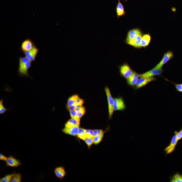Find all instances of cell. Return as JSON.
<instances>
[{"instance_id":"obj_1","label":"cell","mask_w":182,"mask_h":182,"mask_svg":"<svg viewBox=\"0 0 182 182\" xmlns=\"http://www.w3.org/2000/svg\"><path fill=\"white\" fill-rule=\"evenodd\" d=\"M32 66V62L26 57L19 58V72L23 76H28V70Z\"/></svg>"},{"instance_id":"obj_2","label":"cell","mask_w":182,"mask_h":182,"mask_svg":"<svg viewBox=\"0 0 182 182\" xmlns=\"http://www.w3.org/2000/svg\"><path fill=\"white\" fill-rule=\"evenodd\" d=\"M105 91L106 95L108 106L109 118V119H111L112 118L114 112L115 111L114 109L115 99L113 98L108 87H105Z\"/></svg>"},{"instance_id":"obj_3","label":"cell","mask_w":182,"mask_h":182,"mask_svg":"<svg viewBox=\"0 0 182 182\" xmlns=\"http://www.w3.org/2000/svg\"><path fill=\"white\" fill-rule=\"evenodd\" d=\"M143 33L141 30L138 28L130 30L127 33L126 39L124 40L125 43L127 45H130L137 36Z\"/></svg>"},{"instance_id":"obj_4","label":"cell","mask_w":182,"mask_h":182,"mask_svg":"<svg viewBox=\"0 0 182 182\" xmlns=\"http://www.w3.org/2000/svg\"><path fill=\"white\" fill-rule=\"evenodd\" d=\"M119 70L122 77L127 79L132 75L133 71L127 62L119 66Z\"/></svg>"},{"instance_id":"obj_5","label":"cell","mask_w":182,"mask_h":182,"mask_svg":"<svg viewBox=\"0 0 182 182\" xmlns=\"http://www.w3.org/2000/svg\"><path fill=\"white\" fill-rule=\"evenodd\" d=\"M174 55L172 51H169L164 54L162 59L154 68L157 69H162L164 65L165 64L170 60L174 57Z\"/></svg>"},{"instance_id":"obj_6","label":"cell","mask_w":182,"mask_h":182,"mask_svg":"<svg viewBox=\"0 0 182 182\" xmlns=\"http://www.w3.org/2000/svg\"><path fill=\"white\" fill-rule=\"evenodd\" d=\"M35 46V42L30 38H28L22 42L20 49L24 52L32 49Z\"/></svg>"},{"instance_id":"obj_7","label":"cell","mask_w":182,"mask_h":182,"mask_svg":"<svg viewBox=\"0 0 182 182\" xmlns=\"http://www.w3.org/2000/svg\"><path fill=\"white\" fill-rule=\"evenodd\" d=\"M162 69H157L154 68L148 71L140 74V77L152 78L156 76H159L163 73Z\"/></svg>"},{"instance_id":"obj_8","label":"cell","mask_w":182,"mask_h":182,"mask_svg":"<svg viewBox=\"0 0 182 182\" xmlns=\"http://www.w3.org/2000/svg\"><path fill=\"white\" fill-rule=\"evenodd\" d=\"M178 140L175 134L172 137L170 143L164 149V151L166 154L168 155L172 153L175 150Z\"/></svg>"},{"instance_id":"obj_9","label":"cell","mask_w":182,"mask_h":182,"mask_svg":"<svg viewBox=\"0 0 182 182\" xmlns=\"http://www.w3.org/2000/svg\"><path fill=\"white\" fill-rule=\"evenodd\" d=\"M114 99V109L115 111H123L126 109V105L123 98L119 97Z\"/></svg>"},{"instance_id":"obj_10","label":"cell","mask_w":182,"mask_h":182,"mask_svg":"<svg viewBox=\"0 0 182 182\" xmlns=\"http://www.w3.org/2000/svg\"><path fill=\"white\" fill-rule=\"evenodd\" d=\"M39 52L38 48L36 46H34L32 49L24 52L25 57L27 58L31 62L36 61L37 55Z\"/></svg>"},{"instance_id":"obj_11","label":"cell","mask_w":182,"mask_h":182,"mask_svg":"<svg viewBox=\"0 0 182 182\" xmlns=\"http://www.w3.org/2000/svg\"><path fill=\"white\" fill-rule=\"evenodd\" d=\"M155 79L156 78L154 77H140L138 80L136 85V89H141V88L146 86L150 82L155 81Z\"/></svg>"},{"instance_id":"obj_12","label":"cell","mask_w":182,"mask_h":182,"mask_svg":"<svg viewBox=\"0 0 182 182\" xmlns=\"http://www.w3.org/2000/svg\"><path fill=\"white\" fill-rule=\"evenodd\" d=\"M139 78H140V74H139L135 71H133L132 75L126 79L127 84L131 86H136Z\"/></svg>"},{"instance_id":"obj_13","label":"cell","mask_w":182,"mask_h":182,"mask_svg":"<svg viewBox=\"0 0 182 182\" xmlns=\"http://www.w3.org/2000/svg\"><path fill=\"white\" fill-rule=\"evenodd\" d=\"M6 162V166L12 167H18L21 164L20 161L14 158L13 156H10L8 158Z\"/></svg>"},{"instance_id":"obj_14","label":"cell","mask_w":182,"mask_h":182,"mask_svg":"<svg viewBox=\"0 0 182 182\" xmlns=\"http://www.w3.org/2000/svg\"><path fill=\"white\" fill-rule=\"evenodd\" d=\"M116 16L118 18L123 17L126 15L124 5L122 3L118 1V3L116 7Z\"/></svg>"},{"instance_id":"obj_15","label":"cell","mask_w":182,"mask_h":182,"mask_svg":"<svg viewBox=\"0 0 182 182\" xmlns=\"http://www.w3.org/2000/svg\"><path fill=\"white\" fill-rule=\"evenodd\" d=\"M152 40V36L149 33L143 34L142 37L141 48H146L149 46Z\"/></svg>"},{"instance_id":"obj_16","label":"cell","mask_w":182,"mask_h":182,"mask_svg":"<svg viewBox=\"0 0 182 182\" xmlns=\"http://www.w3.org/2000/svg\"><path fill=\"white\" fill-rule=\"evenodd\" d=\"M79 127H65L62 130V131L65 134L74 136H77L79 131Z\"/></svg>"},{"instance_id":"obj_17","label":"cell","mask_w":182,"mask_h":182,"mask_svg":"<svg viewBox=\"0 0 182 182\" xmlns=\"http://www.w3.org/2000/svg\"><path fill=\"white\" fill-rule=\"evenodd\" d=\"M143 33H142L137 36L130 46L136 48V49H141V44L142 37H143Z\"/></svg>"},{"instance_id":"obj_18","label":"cell","mask_w":182,"mask_h":182,"mask_svg":"<svg viewBox=\"0 0 182 182\" xmlns=\"http://www.w3.org/2000/svg\"><path fill=\"white\" fill-rule=\"evenodd\" d=\"M55 173L56 177L60 179L63 178L66 174L65 169L62 167L56 168L55 169Z\"/></svg>"},{"instance_id":"obj_19","label":"cell","mask_w":182,"mask_h":182,"mask_svg":"<svg viewBox=\"0 0 182 182\" xmlns=\"http://www.w3.org/2000/svg\"><path fill=\"white\" fill-rule=\"evenodd\" d=\"M80 120L71 119L68 120L65 124V127L70 128L74 127H79L80 126Z\"/></svg>"},{"instance_id":"obj_20","label":"cell","mask_w":182,"mask_h":182,"mask_svg":"<svg viewBox=\"0 0 182 182\" xmlns=\"http://www.w3.org/2000/svg\"><path fill=\"white\" fill-rule=\"evenodd\" d=\"M79 97L78 95H74L70 96L68 99L67 107L75 105Z\"/></svg>"},{"instance_id":"obj_21","label":"cell","mask_w":182,"mask_h":182,"mask_svg":"<svg viewBox=\"0 0 182 182\" xmlns=\"http://www.w3.org/2000/svg\"><path fill=\"white\" fill-rule=\"evenodd\" d=\"M75 110L77 112L78 117L80 119L83 117L86 113V109L83 106L77 107Z\"/></svg>"},{"instance_id":"obj_22","label":"cell","mask_w":182,"mask_h":182,"mask_svg":"<svg viewBox=\"0 0 182 182\" xmlns=\"http://www.w3.org/2000/svg\"><path fill=\"white\" fill-rule=\"evenodd\" d=\"M171 182H182V175L178 172L170 178Z\"/></svg>"},{"instance_id":"obj_23","label":"cell","mask_w":182,"mask_h":182,"mask_svg":"<svg viewBox=\"0 0 182 182\" xmlns=\"http://www.w3.org/2000/svg\"><path fill=\"white\" fill-rule=\"evenodd\" d=\"M77 136L78 138L84 141L85 139L87 138L86 134V129L81 128H80Z\"/></svg>"},{"instance_id":"obj_24","label":"cell","mask_w":182,"mask_h":182,"mask_svg":"<svg viewBox=\"0 0 182 182\" xmlns=\"http://www.w3.org/2000/svg\"><path fill=\"white\" fill-rule=\"evenodd\" d=\"M104 134L96 136L93 138L94 144L98 145L101 143L104 137Z\"/></svg>"},{"instance_id":"obj_25","label":"cell","mask_w":182,"mask_h":182,"mask_svg":"<svg viewBox=\"0 0 182 182\" xmlns=\"http://www.w3.org/2000/svg\"><path fill=\"white\" fill-rule=\"evenodd\" d=\"M22 180V176L20 173H14L13 177L11 180V182H21Z\"/></svg>"},{"instance_id":"obj_26","label":"cell","mask_w":182,"mask_h":182,"mask_svg":"<svg viewBox=\"0 0 182 182\" xmlns=\"http://www.w3.org/2000/svg\"><path fill=\"white\" fill-rule=\"evenodd\" d=\"M14 173L12 174H8L5 176L4 177L0 179L1 182H11L13 177Z\"/></svg>"},{"instance_id":"obj_27","label":"cell","mask_w":182,"mask_h":182,"mask_svg":"<svg viewBox=\"0 0 182 182\" xmlns=\"http://www.w3.org/2000/svg\"><path fill=\"white\" fill-rule=\"evenodd\" d=\"M84 141L89 149L94 144L93 138H87Z\"/></svg>"},{"instance_id":"obj_28","label":"cell","mask_w":182,"mask_h":182,"mask_svg":"<svg viewBox=\"0 0 182 182\" xmlns=\"http://www.w3.org/2000/svg\"><path fill=\"white\" fill-rule=\"evenodd\" d=\"M69 112L71 118L77 119V120H80V119L78 117L77 112L75 110L70 111Z\"/></svg>"},{"instance_id":"obj_29","label":"cell","mask_w":182,"mask_h":182,"mask_svg":"<svg viewBox=\"0 0 182 182\" xmlns=\"http://www.w3.org/2000/svg\"><path fill=\"white\" fill-rule=\"evenodd\" d=\"M3 100H2L0 101V114H3L6 111L7 109L3 104Z\"/></svg>"},{"instance_id":"obj_30","label":"cell","mask_w":182,"mask_h":182,"mask_svg":"<svg viewBox=\"0 0 182 182\" xmlns=\"http://www.w3.org/2000/svg\"><path fill=\"white\" fill-rule=\"evenodd\" d=\"M84 103V99L79 97L75 105H76L77 107H78L83 106Z\"/></svg>"},{"instance_id":"obj_31","label":"cell","mask_w":182,"mask_h":182,"mask_svg":"<svg viewBox=\"0 0 182 182\" xmlns=\"http://www.w3.org/2000/svg\"><path fill=\"white\" fill-rule=\"evenodd\" d=\"M174 133L176 135V136H177L178 141L181 140L182 139V128L178 132L175 131Z\"/></svg>"},{"instance_id":"obj_32","label":"cell","mask_w":182,"mask_h":182,"mask_svg":"<svg viewBox=\"0 0 182 182\" xmlns=\"http://www.w3.org/2000/svg\"><path fill=\"white\" fill-rule=\"evenodd\" d=\"M175 87L178 92L182 93V83L175 84Z\"/></svg>"},{"instance_id":"obj_33","label":"cell","mask_w":182,"mask_h":182,"mask_svg":"<svg viewBox=\"0 0 182 182\" xmlns=\"http://www.w3.org/2000/svg\"><path fill=\"white\" fill-rule=\"evenodd\" d=\"M8 158L6 156L2 154V153H0V160L6 161L7 160Z\"/></svg>"},{"instance_id":"obj_34","label":"cell","mask_w":182,"mask_h":182,"mask_svg":"<svg viewBox=\"0 0 182 182\" xmlns=\"http://www.w3.org/2000/svg\"><path fill=\"white\" fill-rule=\"evenodd\" d=\"M86 134L87 138H93L91 136L89 130H86Z\"/></svg>"},{"instance_id":"obj_35","label":"cell","mask_w":182,"mask_h":182,"mask_svg":"<svg viewBox=\"0 0 182 182\" xmlns=\"http://www.w3.org/2000/svg\"><path fill=\"white\" fill-rule=\"evenodd\" d=\"M98 135L104 134V132L103 130H98Z\"/></svg>"},{"instance_id":"obj_36","label":"cell","mask_w":182,"mask_h":182,"mask_svg":"<svg viewBox=\"0 0 182 182\" xmlns=\"http://www.w3.org/2000/svg\"><path fill=\"white\" fill-rule=\"evenodd\" d=\"M94 130V137L98 135V130Z\"/></svg>"},{"instance_id":"obj_37","label":"cell","mask_w":182,"mask_h":182,"mask_svg":"<svg viewBox=\"0 0 182 182\" xmlns=\"http://www.w3.org/2000/svg\"><path fill=\"white\" fill-rule=\"evenodd\" d=\"M118 1H120V0H118ZM124 1L125 2H127V1H128L129 0H124Z\"/></svg>"}]
</instances>
